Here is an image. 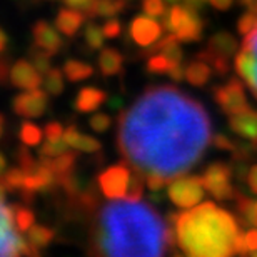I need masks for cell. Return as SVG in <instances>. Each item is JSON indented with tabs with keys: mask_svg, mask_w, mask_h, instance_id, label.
Wrapping results in <instances>:
<instances>
[{
	"mask_svg": "<svg viewBox=\"0 0 257 257\" xmlns=\"http://www.w3.org/2000/svg\"><path fill=\"white\" fill-rule=\"evenodd\" d=\"M212 139L202 104L169 85L149 87L119 115L117 147L131 167L172 181L204 156Z\"/></svg>",
	"mask_w": 257,
	"mask_h": 257,
	"instance_id": "cell-1",
	"label": "cell"
},
{
	"mask_svg": "<svg viewBox=\"0 0 257 257\" xmlns=\"http://www.w3.org/2000/svg\"><path fill=\"white\" fill-rule=\"evenodd\" d=\"M156 209L141 200L109 199L97 209L90 229V254L146 255L167 252L176 235Z\"/></svg>",
	"mask_w": 257,
	"mask_h": 257,
	"instance_id": "cell-2",
	"label": "cell"
},
{
	"mask_svg": "<svg viewBox=\"0 0 257 257\" xmlns=\"http://www.w3.org/2000/svg\"><path fill=\"white\" fill-rule=\"evenodd\" d=\"M176 242L192 257H225L234 254L237 220L214 202L197 204L186 212L171 214Z\"/></svg>",
	"mask_w": 257,
	"mask_h": 257,
	"instance_id": "cell-3",
	"label": "cell"
},
{
	"mask_svg": "<svg viewBox=\"0 0 257 257\" xmlns=\"http://www.w3.org/2000/svg\"><path fill=\"white\" fill-rule=\"evenodd\" d=\"M40 250L30 244L17 229L12 207L0 202V255H39Z\"/></svg>",
	"mask_w": 257,
	"mask_h": 257,
	"instance_id": "cell-4",
	"label": "cell"
},
{
	"mask_svg": "<svg viewBox=\"0 0 257 257\" xmlns=\"http://www.w3.org/2000/svg\"><path fill=\"white\" fill-rule=\"evenodd\" d=\"M134 169L125 162L107 167L97 177V186L107 199H125L132 182Z\"/></svg>",
	"mask_w": 257,
	"mask_h": 257,
	"instance_id": "cell-5",
	"label": "cell"
},
{
	"mask_svg": "<svg viewBox=\"0 0 257 257\" xmlns=\"http://www.w3.org/2000/svg\"><path fill=\"white\" fill-rule=\"evenodd\" d=\"M205 187L202 184V179L195 176H184L176 177L169 182L167 195L177 207L181 209H191L197 205L204 199Z\"/></svg>",
	"mask_w": 257,
	"mask_h": 257,
	"instance_id": "cell-6",
	"label": "cell"
},
{
	"mask_svg": "<svg viewBox=\"0 0 257 257\" xmlns=\"http://www.w3.org/2000/svg\"><path fill=\"white\" fill-rule=\"evenodd\" d=\"M235 72L242 79L257 99V29L244 37L240 52L234 60Z\"/></svg>",
	"mask_w": 257,
	"mask_h": 257,
	"instance_id": "cell-7",
	"label": "cell"
},
{
	"mask_svg": "<svg viewBox=\"0 0 257 257\" xmlns=\"http://www.w3.org/2000/svg\"><path fill=\"white\" fill-rule=\"evenodd\" d=\"M232 167L224 162H214L205 169L202 179V184L205 191L210 192L217 200H227L235 197L239 192L230 184V177H232Z\"/></svg>",
	"mask_w": 257,
	"mask_h": 257,
	"instance_id": "cell-8",
	"label": "cell"
},
{
	"mask_svg": "<svg viewBox=\"0 0 257 257\" xmlns=\"http://www.w3.org/2000/svg\"><path fill=\"white\" fill-rule=\"evenodd\" d=\"M214 99L220 107V110L227 115L239 114V112L249 110L250 105L245 99L244 84H240L237 79L229 80L222 87H215L214 89Z\"/></svg>",
	"mask_w": 257,
	"mask_h": 257,
	"instance_id": "cell-9",
	"label": "cell"
},
{
	"mask_svg": "<svg viewBox=\"0 0 257 257\" xmlns=\"http://www.w3.org/2000/svg\"><path fill=\"white\" fill-rule=\"evenodd\" d=\"M49 109V94L47 90L29 89L20 92L14 97L12 110L24 119H37L42 117Z\"/></svg>",
	"mask_w": 257,
	"mask_h": 257,
	"instance_id": "cell-10",
	"label": "cell"
},
{
	"mask_svg": "<svg viewBox=\"0 0 257 257\" xmlns=\"http://www.w3.org/2000/svg\"><path fill=\"white\" fill-rule=\"evenodd\" d=\"M132 40L139 47H149L154 42H157L162 35V25L151 15H139L131 22L128 27Z\"/></svg>",
	"mask_w": 257,
	"mask_h": 257,
	"instance_id": "cell-11",
	"label": "cell"
},
{
	"mask_svg": "<svg viewBox=\"0 0 257 257\" xmlns=\"http://www.w3.org/2000/svg\"><path fill=\"white\" fill-rule=\"evenodd\" d=\"M55 184H57L55 172L50 169V166L44 159H40L32 169L25 171V181H24L22 191H27L32 194L44 192V191H49L50 187H54Z\"/></svg>",
	"mask_w": 257,
	"mask_h": 257,
	"instance_id": "cell-12",
	"label": "cell"
},
{
	"mask_svg": "<svg viewBox=\"0 0 257 257\" xmlns=\"http://www.w3.org/2000/svg\"><path fill=\"white\" fill-rule=\"evenodd\" d=\"M42 74L35 69V65L27 59H20L12 64L10 69V84L20 90L37 89L40 84H44Z\"/></svg>",
	"mask_w": 257,
	"mask_h": 257,
	"instance_id": "cell-13",
	"label": "cell"
},
{
	"mask_svg": "<svg viewBox=\"0 0 257 257\" xmlns=\"http://www.w3.org/2000/svg\"><path fill=\"white\" fill-rule=\"evenodd\" d=\"M32 37H34V44L37 47L44 49L45 52L49 54H59L60 49H62V37L59 34L57 27H52L49 22L45 20H39V22L34 24L32 27Z\"/></svg>",
	"mask_w": 257,
	"mask_h": 257,
	"instance_id": "cell-14",
	"label": "cell"
},
{
	"mask_svg": "<svg viewBox=\"0 0 257 257\" xmlns=\"http://www.w3.org/2000/svg\"><path fill=\"white\" fill-rule=\"evenodd\" d=\"M229 127L237 136L257 144V110L249 109L230 115Z\"/></svg>",
	"mask_w": 257,
	"mask_h": 257,
	"instance_id": "cell-15",
	"label": "cell"
},
{
	"mask_svg": "<svg viewBox=\"0 0 257 257\" xmlns=\"http://www.w3.org/2000/svg\"><path fill=\"white\" fill-rule=\"evenodd\" d=\"M105 100H107V92L89 85V87H82V89L77 92L74 107L77 112L89 114V112H94L99 109Z\"/></svg>",
	"mask_w": 257,
	"mask_h": 257,
	"instance_id": "cell-16",
	"label": "cell"
},
{
	"mask_svg": "<svg viewBox=\"0 0 257 257\" xmlns=\"http://www.w3.org/2000/svg\"><path fill=\"white\" fill-rule=\"evenodd\" d=\"M85 15L84 12L72 7H65L60 9L57 17H55V27L59 29L60 34H64L65 37H74V35L79 32L80 27L85 22Z\"/></svg>",
	"mask_w": 257,
	"mask_h": 257,
	"instance_id": "cell-17",
	"label": "cell"
},
{
	"mask_svg": "<svg viewBox=\"0 0 257 257\" xmlns=\"http://www.w3.org/2000/svg\"><path fill=\"white\" fill-rule=\"evenodd\" d=\"M202 30H204V20L199 17V12L187 9L186 17H184L179 29L176 30V35L182 42H197L202 37Z\"/></svg>",
	"mask_w": 257,
	"mask_h": 257,
	"instance_id": "cell-18",
	"label": "cell"
},
{
	"mask_svg": "<svg viewBox=\"0 0 257 257\" xmlns=\"http://www.w3.org/2000/svg\"><path fill=\"white\" fill-rule=\"evenodd\" d=\"M64 141L67 142L69 147L75 149V151H80V152L94 154V152H99L102 149V144L97 141V139L90 137V136H84L75 125H69L65 128Z\"/></svg>",
	"mask_w": 257,
	"mask_h": 257,
	"instance_id": "cell-19",
	"label": "cell"
},
{
	"mask_svg": "<svg viewBox=\"0 0 257 257\" xmlns=\"http://www.w3.org/2000/svg\"><path fill=\"white\" fill-rule=\"evenodd\" d=\"M207 50L212 55H219V57H232L237 52V40L232 34L229 32H217L210 37L207 44Z\"/></svg>",
	"mask_w": 257,
	"mask_h": 257,
	"instance_id": "cell-20",
	"label": "cell"
},
{
	"mask_svg": "<svg viewBox=\"0 0 257 257\" xmlns=\"http://www.w3.org/2000/svg\"><path fill=\"white\" fill-rule=\"evenodd\" d=\"M99 70L104 77H112L117 75L122 70V65H124V57L117 49L114 47H105L100 50L99 54Z\"/></svg>",
	"mask_w": 257,
	"mask_h": 257,
	"instance_id": "cell-21",
	"label": "cell"
},
{
	"mask_svg": "<svg viewBox=\"0 0 257 257\" xmlns=\"http://www.w3.org/2000/svg\"><path fill=\"white\" fill-rule=\"evenodd\" d=\"M210 74H212V67L205 60L200 59H197L195 62H191L186 67V80L195 87H202L207 84Z\"/></svg>",
	"mask_w": 257,
	"mask_h": 257,
	"instance_id": "cell-22",
	"label": "cell"
},
{
	"mask_svg": "<svg viewBox=\"0 0 257 257\" xmlns=\"http://www.w3.org/2000/svg\"><path fill=\"white\" fill-rule=\"evenodd\" d=\"M125 9V0H95L92 9L87 12V19L95 17H114Z\"/></svg>",
	"mask_w": 257,
	"mask_h": 257,
	"instance_id": "cell-23",
	"label": "cell"
},
{
	"mask_svg": "<svg viewBox=\"0 0 257 257\" xmlns=\"http://www.w3.org/2000/svg\"><path fill=\"white\" fill-rule=\"evenodd\" d=\"M62 70L67 77V80H70V82H82V80L89 79V77L94 74L92 65L82 62V60H77V59L65 60Z\"/></svg>",
	"mask_w": 257,
	"mask_h": 257,
	"instance_id": "cell-24",
	"label": "cell"
},
{
	"mask_svg": "<svg viewBox=\"0 0 257 257\" xmlns=\"http://www.w3.org/2000/svg\"><path fill=\"white\" fill-rule=\"evenodd\" d=\"M237 212L240 215L244 225H250V227H257V200H252L249 197L237 194Z\"/></svg>",
	"mask_w": 257,
	"mask_h": 257,
	"instance_id": "cell-25",
	"label": "cell"
},
{
	"mask_svg": "<svg viewBox=\"0 0 257 257\" xmlns=\"http://www.w3.org/2000/svg\"><path fill=\"white\" fill-rule=\"evenodd\" d=\"M40 159H44L50 166V169L55 172V176L59 177V176H65V174H70L74 171L77 157H75V154H72V152H64L57 157H40Z\"/></svg>",
	"mask_w": 257,
	"mask_h": 257,
	"instance_id": "cell-26",
	"label": "cell"
},
{
	"mask_svg": "<svg viewBox=\"0 0 257 257\" xmlns=\"http://www.w3.org/2000/svg\"><path fill=\"white\" fill-rule=\"evenodd\" d=\"M27 239L30 240V244L35 245L37 249H44L55 239V230L50 227H45V225L34 224L32 227L27 230Z\"/></svg>",
	"mask_w": 257,
	"mask_h": 257,
	"instance_id": "cell-27",
	"label": "cell"
},
{
	"mask_svg": "<svg viewBox=\"0 0 257 257\" xmlns=\"http://www.w3.org/2000/svg\"><path fill=\"white\" fill-rule=\"evenodd\" d=\"M64 70L62 69H50L44 75V87L49 95H60L64 92Z\"/></svg>",
	"mask_w": 257,
	"mask_h": 257,
	"instance_id": "cell-28",
	"label": "cell"
},
{
	"mask_svg": "<svg viewBox=\"0 0 257 257\" xmlns=\"http://www.w3.org/2000/svg\"><path fill=\"white\" fill-rule=\"evenodd\" d=\"M12 212L17 229L22 234H27V230L35 224V215L32 212V209L24 207V205H12Z\"/></svg>",
	"mask_w": 257,
	"mask_h": 257,
	"instance_id": "cell-29",
	"label": "cell"
},
{
	"mask_svg": "<svg viewBox=\"0 0 257 257\" xmlns=\"http://www.w3.org/2000/svg\"><path fill=\"white\" fill-rule=\"evenodd\" d=\"M24 181H25V171L20 166L9 169V171H5L0 176V182L7 187V191H22Z\"/></svg>",
	"mask_w": 257,
	"mask_h": 257,
	"instance_id": "cell-30",
	"label": "cell"
},
{
	"mask_svg": "<svg viewBox=\"0 0 257 257\" xmlns=\"http://www.w3.org/2000/svg\"><path fill=\"white\" fill-rule=\"evenodd\" d=\"M29 55H30V62L35 65V69H37L42 75H45L50 69H52V54L45 52L44 49L34 45V47L29 50Z\"/></svg>",
	"mask_w": 257,
	"mask_h": 257,
	"instance_id": "cell-31",
	"label": "cell"
},
{
	"mask_svg": "<svg viewBox=\"0 0 257 257\" xmlns=\"http://www.w3.org/2000/svg\"><path fill=\"white\" fill-rule=\"evenodd\" d=\"M84 39H85V44L89 45V49L99 50L104 47L105 34H104V30H102V27H99L95 22H89L84 29Z\"/></svg>",
	"mask_w": 257,
	"mask_h": 257,
	"instance_id": "cell-32",
	"label": "cell"
},
{
	"mask_svg": "<svg viewBox=\"0 0 257 257\" xmlns=\"http://www.w3.org/2000/svg\"><path fill=\"white\" fill-rule=\"evenodd\" d=\"M42 128L39 125L32 124V122H24L22 127H20V141H22L25 146L29 147H34V146H39L40 141H42Z\"/></svg>",
	"mask_w": 257,
	"mask_h": 257,
	"instance_id": "cell-33",
	"label": "cell"
},
{
	"mask_svg": "<svg viewBox=\"0 0 257 257\" xmlns=\"http://www.w3.org/2000/svg\"><path fill=\"white\" fill-rule=\"evenodd\" d=\"M172 67V62L164 54H154L147 59L146 70L149 74H167Z\"/></svg>",
	"mask_w": 257,
	"mask_h": 257,
	"instance_id": "cell-34",
	"label": "cell"
},
{
	"mask_svg": "<svg viewBox=\"0 0 257 257\" xmlns=\"http://www.w3.org/2000/svg\"><path fill=\"white\" fill-rule=\"evenodd\" d=\"M67 149H69V146H67L64 139H60V141H47L40 147L39 157H57L60 154L67 152Z\"/></svg>",
	"mask_w": 257,
	"mask_h": 257,
	"instance_id": "cell-35",
	"label": "cell"
},
{
	"mask_svg": "<svg viewBox=\"0 0 257 257\" xmlns=\"http://www.w3.org/2000/svg\"><path fill=\"white\" fill-rule=\"evenodd\" d=\"M257 29V10H249L244 15H240L239 22H237V30L240 35H249L250 32H254Z\"/></svg>",
	"mask_w": 257,
	"mask_h": 257,
	"instance_id": "cell-36",
	"label": "cell"
},
{
	"mask_svg": "<svg viewBox=\"0 0 257 257\" xmlns=\"http://www.w3.org/2000/svg\"><path fill=\"white\" fill-rule=\"evenodd\" d=\"M89 125L92 127V131H95V132H105L110 128L112 119L105 114V112H95V114L89 119Z\"/></svg>",
	"mask_w": 257,
	"mask_h": 257,
	"instance_id": "cell-37",
	"label": "cell"
},
{
	"mask_svg": "<svg viewBox=\"0 0 257 257\" xmlns=\"http://www.w3.org/2000/svg\"><path fill=\"white\" fill-rule=\"evenodd\" d=\"M142 9H144V12H146V15H151L154 19L162 17V15L167 12L164 0H142Z\"/></svg>",
	"mask_w": 257,
	"mask_h": 257,
	"instance_id": "cell-38",
	"label": "cell"
},
{
	"mask_svg": "<svg viewBox=\"0 0 257 257\" xmlns=\"http://www.w3.org/2000/svg\"><path fill=\"white\" fill-rule=\"evenodd\" d=\"M15 161H17V164L24 171H29V169H32L35 164H37L32 156V152L25 147H19L17 151H15Z\"/></svg>",
	"mask_w": 257,
	"mask_h": 257,
	"instance_id": "cell-39",
	"label": "cell"
},
{
	"mask_svg": "<svg viewBox=\"0 0 257 257\" xmlns=\"http://www.w3.org/2000/svg\"><path fill=\"white\" fill-rule=\"evenodd\" d=\"M102 30H104V34H105V39H115V37H119L122 32V24L114 15V17H109L105 20L104 25H102Z\"/></svg>",
	"mask_w": 257,
	"mask_h": 257,
	"instance_id": "cell-40",
	"label": "cell"
},
{
	"mask_svg": "<svg viewBox=\"0 0 257 257\" xmlns=\"http://www.w3.org/2000/svg\"><path fill=\"white\" fill-rule=\"evenodd\" d=\"M169 182H171V181H169L167 177L161 176V174H147V176H146V184H147V187L151 189L152 192L162 191V189L166 187Z\"/></svg>",
	"mask_w": 257,
	"mask_h": 257,
	"instance_id": "cell-41",
	"label": "cell"
},
{
	"mask_svg": "<svg viewBox=\"0 0 257 257\" xmlns=\"http://www.w3.org/2000/svg\"><path fill=\"white\" fill-rule=\"evenodd\" d=\"M64 131L65 128L59 122H49L44 128V134L47 141H60V139H64Z\"/></svg>",
	"mask_w": 257,
	"mask_h": 257,
	"instance_id": "cell-42",
	"label": "cell"
},
{
	"mask_svg": "<svg viewBox=\"0 0 257 257\" xmlns=\"http://www.w3.org/2000/svg\"><path fill=\"white\" fill-rule=\"evenodd\" d=\"M212 144L219 149V151H225V152H232L235 147V142L230 141L225 134H217V136H214Z\"/></svg>",
	"mask_w": 257,
	"mask_h": 257,
	"instance_id": "cell-43",
	"label": "cell"
},
{
	"mask_svg": "<svg viewBox=\"0 0 257 257\" xmlns=\"http://www.w3.org/2000/svg\"><path fill=\"white\" fill-rule=\"evenodd\" d=\"M10 69H12L10 59L0 55V85H5L7 80H10Z\"/></svg>",
	"mask_w": 257,
	"mask_h": 257,
	"instance_id": "cell-44",
	"label": "cell"
},
{
	"mask_svg": "<svg viewBox=\"0 0 257 257\" xmlns=\"http://www.w3.org/2000/svg\"><path fill=\"white\" fill-rule=\"evenodd\" d=\"M67 7L77 9L80 12H84V15H87V12L92 9V5L95 4V0H65Z\"/></svg>",
	"mask_w": 257,
	"mask_h": 257,
	"instance_id": "cell-45",
	"label": "cell"
},
{
	"mask_svg": "<svg viewBox=\"0 0 257 257\" xmlns=\"http://www.w3.org/2000/svg\"><path fill=\"white\" fill-rule=\"evenodd\" d=\"M167 74L174 82H181L182 79H186V69L182 67V64H172Z\"/></svg>",
	"mask_w": 257,
	"mask_h": 257,
	"instance_id": "cell-46",
	"label": "cell"
},
{
	"mask_svg": "<svg viewBox=\"0 0 257 257\" xmlns=\"http://www.w3.org/2000/svg\"><path fill=\"white\" fill-rule=\"evenodd\" d=\"M247 252H249V247H247V242H245V234L239 232L234 242V254H247Z\"/></svg>",
	"mask_w": 257,
	"mask_h": 257,
	"instance_id": "cell-47",
	"label": "cell"
},
{
	"mask_svg": "<svg viewBox=\"0 0 257 257\" xmlns=\"http://www.w3.org/2000/svg\"><path fill=\"white\" fill-rule=\"evenodd\" d=\"M232 172H234V176L237 177V179H240L242 181L244 177H247V166H245V161H237L235 159V164L232 166Z\"/></svg>",
	"mask_w": 257,
	"mask_h": 257,
	"instance_id": "cell-48",
	"label": "cell"
},
{
	"mask_svg": "<svg viewBox=\"0 0 257 257\" xmlns=\"http://www.w3.org/2000/svg\"><path fill=\"white\" fill-rule=\"evenodd\" d=\"M247 186L254 194H257V164L249 169L247 172Z\"/></svg>",
	"mask_w": 257,
	"mask_h": 257,
	"instance_id": "cell-49",
	"label": "cell"
},
{
	"mask_svg": "<svg viewBox=\"0 0 257 257\" xmlns=\"http://www.w3.org/2000/svg\"><path fill=\"white\" fill-rule=\"evenodd\" d=\"M245 242H247V247L250 252L257 250V229H250L247 234H245Z\"/></svg>",
	"mask_w": 257,
	"mask_h": 257,
	"instance_id": "cell-50",
	"label": "cell"
},
{
	"mask_svg": "<svg viewBox=\"0 0 257 257\" xmlns=\"http://www.w3.org/2000/svg\"><path fill=\"white\" fill-rule=\"evenodd\" d=\"M210 4H212L214 9L217 10H229L230 7H232L234 0H209Z\"/></svg>",
	"mask_w": 257,
	"mask_h": 257,
	"instance_id": "cell-51",
	"label": "cell"
},
{
	"mask_svg": "<svg viewBox=\"0 0 257 257\" xmlns=\"http://www.w3.org/2000/svg\"><path fill=\"white\" fill-rule=\"evenodd\" d=\"M184 5H186L187 9L195 10V12H200L205 5V0H184Z\"/></svg>",
	"mask_w": 257,
	"mask_h": 257,
	"instance_id": "cell-52",
	"label": "cell"
},
{
	"mask_svg": "<svg viewBox=\"0 0 257 257\" xmlns=\"http://www.w3.org/2000/svg\"><path fill=\"white\" fill-rule=\"evenodd\" d=\"M7 45H9V35H7V32H5L2 27H0V55L5 52Z\"/></svg>",
	"mask_w": 257,
	"mask_h": 257,
	"instance_id": "cell-53",
	"label": "cell"
},
{
	"mask_svg": "<svg viewBox=\"0 0 257 257\" xmlns=\"http://www.w3.org/2000/svg\"><path fill=\"white\" fill-rule=\"evenodd\" d=\"M237 2L249 10H255V7H257V0H237Z\"/></svg>",
	"mask_w": 257,
	"mask_h": 257,
	"instance_id": "cell-54",
	"label": "cell"
},
{
	"mask_svg": "<svg viewBox=\"0 0 257 257\" xmlns=\"http://www.w3.org/2000/svg\"><path fill=\"white\" fill-rule=\"evenodd\" d=\"M4 134H5V115L0 112V139L4 137Z\"/></svg>",
	"mask_w": 257,
	"mask_h": 257,
	"instance_id": "cell-55",
	"label": "cell"
},
{
	"mask_svg": "<svg viewBox=\"0 0 257 257\" xmlns=\"http://www.w3.org/2000/svg\"><path fill=\"white\" fill-rule=\"evenodd\" d=\"M5 169H7V161H5V157L0 154V176L5 172Z\"/></svg>",
	"mask_w": 257,
	"mask_h": 257,
	"instance_id": "cell-56",
	"label": "cell"
},
{
	"mask_svg": "<svg viewBox=\"0 0 257 257\" xmlns=\"http://www.w3.org/2000/svg\"><path fill=\"white\" fill-rule=\"evenodd\" d=\"M5 195H7V187L0 182V202H5Z\"/></svg>",
	"mask_w": 257,
	"mask_h": 257,
	"instance_id": "cell-57",
	"label": "cell"
},
{
	"mask_svg": "<svg viewBox=\"0 0 257 257\" xmlns=\"http://www.w3.org/2000/svg\"><path fill=\"white\" fill-rule=\"evenodd\" d=\"M15 4H27V2H34V0H12Z\"/></svg>",
	"mask_w": 257,
	"mask_h": 257,
	"instance_id": "cell-58",
	"label": "cell"
},
{
	"mask_svg": "<svg viewBox=\"0 0 257 257\" xmlns=\"http://www.w3.org/2000/svg\"><path fill=\"white\" fill-rule=\"evenodd\" d=\"M166 4H171V5H176V4H179L181 0H164Z\"/></svg>",
	"mask_w": 257,
	"mask_h": 257,
	"instance_id": "cell-59",
	"label": "cell"
}]
</instances>
